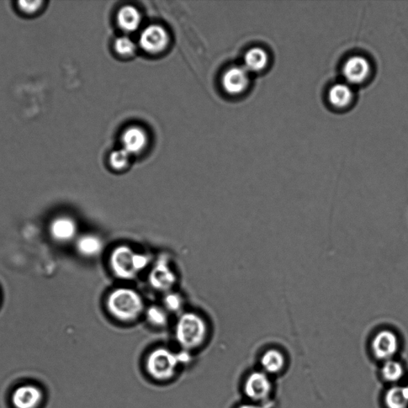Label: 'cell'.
I'll list each match as a JSON object with an SVG mask.
<instances>
[{
  "label": "cell",
  "mask_w": 408,
  "mask_h": 408,
  "mask_svg": "<svg viewBox=\"0 0 408 408\" xmlns=\"http://www.w3.org/2000/svg\"><path fill=\"white\" fill-rule=\"evenodd\" d=\"M146 319L152 326L163 327L168 321L167 310L161 306L151 305L146 311Z\"/></svg>",
  "instance_id": "7402d4cb"
},
{
  "label": "cell",
  "mask_w": 408,
  "mask_h": 408,
  "mask_svg": "<svg viewBox=\"0 0 408 408\" xmlns=\"http://www.w3.org/2000/svg\"><path fill=\"white\" fill-rule=\"evenodd\" d=\"M404 390H405L407 398L408 399V385L404 386Z\"/></svg>",
  "instance_id": "4316f807"
},
{
  "label": "cell",
  "mask_w": 408,
  "mask_h": 408,
  "mask_svg": "<svg viewBox=\"0 0 408 408\" xmlns=\"http://www.w3.org/2000/svg\"><path fill=\"white\" fill-rule=\"evenodd\" d=\"M150 283L153 288L160 291L170 290L176 283V276L166 259L161 258L152 268Z\"/></svg>",
  "instance_id": "4fadbf2b"
},
{
  "label": "cell",
  "mask_w": 408,
  "mask_h": 408,
  "mask_svg": "<svg viewBox=\"0 0 408 408\" xmlns=\"http://www.w3.org/2000/svg\"><path fill=\"white\" fill-rule=\"evenodd\" d=\"M180 354L169 349L159 348L153 351L146 360V369L153 379L160 381L170 380L181 364Z\"/></svg>",
  "instance_id": "277c9868"
},
{
  "label": "cell",
  "mask_w": 408,
  "mask_h": 408,
  "mask_svg": "<svg viewBox=\"0 0 408 408\" xmlns=\"http://www.w3.org/2000/svg\"><path fill=\"white\" fill-rule=\"evenodd\" d=\"M372 348L375 356L378 359L391 360L398 351V337L390 330L380 331L374 337Z\"/></svg>",
  "instance_id": "30bf717a"
},
{
  "label": "cell",
  "mask_w": 408,
  "mask_h": 408,
  "mask_svg": "<svg viewBox=\"0 0 408 408\" xmlns=\"http://www.w3.org/2000/svg\"><path fill=\"white\" fill-rule=\"evenodd\" d=\"M169 40V35L163 26L150 25L142 30L139 45L148 54L157 55L166 50Z\"/></svg>",
  "instance_id": "8992f818"
},
{
  "label": "cell",
  "mask_w": 408,
  "mask_h": 408,
  "mask_svg": "<svg viewBox=\"0 0 408 408\" xmlns=\"http://www.w3.org/2000/svg\"><path fill=\"white\" fill-rule=\"evenodd\" d=\"M130 155L123 148L114 151L111 153L109 163L111 167L115 170L121 171L128 166Z\"/></svg>",
  "instance_id": "cb8c5ba5"
},
{
  "label": "cell",
  "mask_w": 408,
  "mask_h": 408,
  "mask_svg": "<svg viewBox=\"0 0 408 408\" xmlns=\"http://www.w3.org/2000/svg\"><path fill=\"white\" fill-rule=\"evenodd\" d=\"M164 309L170 312H178L183 306L181 296L177 293L168 292L163 298Z\"/></svg>",
  "instance_id": "d4e9b609"
},
{
  "label": "cell",
  "mask_w": 408,
  "mask_h": 408,
  "mask_svg": "<svg viewBox=\"0 0 408 408\" xmlns=\"http://www.w3.org/2000/svg\"><path fill=\"white\" fill-rule=\"evenodd\" d=\"M114 49L121 56L131 57L136 53V45L130 37L121 36L114 42Z\"/></svg>",
  "instance_id": "603a6c76"
},
{
  "label": "cell",
  "mask_w": 408,
  "mask_h": 408,
  "mask_svg": "<svg viewBox=\"0 0 408 408\" xmlns=\"http://www.w3.org/2000/svg\"><path fill=\"white\" fill-rule=\"evenodd\" d=\"M381 372L387 381L396 383L402 379L405 374V369L400 362L391 359L386 360Z\"/></svg>",
  "instance_id": "44dd1931"
},
{
  "label": "cell",
  "mask_w": 408,
  "mask_h": 408,
  "mask_svg": "<svg viewBox=\"0 0 408 408\" xmlns=\"http://www.w3.org/2000/svg\"><path fill=\"white\" fill-rule=\"evenodd\" d=\"M150 262L147 254L136 253L125 245L116 247L109 258L110 267L115 276L125 280L134 278Z\"/></svg>",
  "instance_id": "7a4b0ae2"
},
{
  "label": "cell",
  "mask_w": 408,
  "mask_h": 408,
  "mask_svg": "<svg viewBox=\"0 0 408 408\" xmlns=\"http://www.w3.org/2000/svg\"><path fill=\"white\" fill-rule=\"evenodd\" d=\"M49 231L53 240L58 242H68L76 238L78 226L76 220L71 217L62 215L53 220Z\"/></svg>",
  "instance_id": "8fae6325"
},
{
  "label": "cell",
  "mask_w": 408,
  "mask_h": 408,
  "mask_svg": "<svg viewBox=\"0 0 408 408\" xmlns=\"http://www.w3.org/2000/svg\"><path fill=\"white\" fill-rule=\"evenodd\" d=\"M47 3H48L45 1H18L13 3V5L15 12L19 14L20 17L31 18L37 17V15L44 12Z\"/></svg>",
  "instance_id": "d6986e66"
},
{
  "label": "cell",
  "mask_w": 408,
  "mask_h": 408,
  "mask_svg": "<svg viewBox=\"0 0 408 408\" xmlns=\"http://www.w3.org/2000/svg\"><path fill=\"white\" fill-rule=\"evenodd\" d=\"M206 332L208 328L202 317L194 312H185L179 317L175 335L179 346L185 351H190L205 342Z\"/></svg>",
  "instance_id": "3957f363"
},
{
  "label": "cell",
  "mask_w": 408,
  "mask_h": 408,
  "mask_svg": "<svg viewBox=\"0 0 408 408\" xmlns=\"http://www.w3.org/2000/svg\"><path fill=\"white\" fill-rule=\"evenodd\" d=\"M269 56L266 51L260 47H254L249 50L245 57V66L249 72H259L267 67Z\"/></svg>",
  "instance_id": "e0dca14e"
},
{
  "label": "cell",
  "mask_w": 408,
  "mask_h": 408,
  "mask_svg": "<svg viewBox=\"0 0 408 408\" xmlns=\"http://www.w3.org/2000/svg\"><path fill=\"white\" fill-rule=\"evenodd\" d=\"M121 143L123 150L130 156L140 154L148 145L147 132L139 126H131L124 131Z\"/></svg>",
  "instance_id": "7c38bea8"
},
{
  "label": "cell",
  "mask_w": 408,
  "mask_h": 408,
  "mask_svg": "<svg viewBox=\"0 0 408 408\" xmlns=\"http://www.w3.org/2000/svg\"><path fill=\"white\" fill-rule=\"evenodd\" d=\"M261 365L265 373L275 374L281 372L285 365L283 354L276 349H270L263 354Z\"/></svg>",
  "instance_id": "ac0fdd59"
},
{
  "label": "cell",
  "mask_w": 408,
  "mask_h": 408,
  "mask_svg": "<svg viewBox=\"0 0 408 408\" xmlns=\"http://www.w3.org/2000/svg\"><path fill=\"white\" fill-rule=\"evenodd\" d=\"M328 97L333 107L344 109L352 103L354 96L349 85L339 83L331 87Z\"/></svg>",
  "instance_id": "9a60e30c"
},
{
  "label": "cell",
  "mask_w": 408,
  "mask_h": 408,
  "mask_svg": "<svg viewBox=\"0 0 408 408\" xmlns=\"http://www.w3.org/2000/svg\"><path fill=\"white\" fill-rule=\"evenodd\" d=\"M116 21L119 28L125 33H134L142 23L141 14L135 7L126 5L118 10Z\"/></svg>",
  "instance_id": "5bb4252c"
},
{
  "label": "cell",
  "mask_w": 408,
  "mask_h": 408,
  "mask_svg": "<svg viewBox=\"0 0 408 408\" xmlns=\"http://www.w3.org/2000/svg\"><path fill=\"white\" fill-rule=\"evenodd\" d=\"M250 85V72L245 66H233L227 70L222 78V86L225 92L238 95L246 91Z\"/></svg>",
  "instance_id": "52a82bcc"
},
{
  "label": "cell",
  "mask_w": 408,
  "mask_h": 408,
  "mask_svg": "<svg viewBox=\"0 0 408 408\" xmlns=\"http://www.w3.org/2000/svg\"><path fill=\"white\" fill-rule=\"evenodd\" d=\"M77 251L82 256L94 258L99 256L103 251V242L97 236L84 235L78 238L76 243Z\"/></svg>",
  "instance_id": "2e32d148"
},
{
  "label": "cell",
  "mask_w": 408,
  "mask_h": 408,
  "mask_svg": "<svg viewBox=\"0 0 408 408\" xmlns=\"http://www.w3.org/2000/svg\"><path fill=\"white\" fill-rule=\"evenodd\" d=\"M238 408H265L263 406L258 405H252V404H247V405H242Z\"/></svg>",
  "instance_id": "484cf974"
},
{
  "label": "cell",
  "mask_w": 408,
  "mask_h": 408,
  "mask_svg": "<svg viewBox=\"0 0 408 408\" xmlns=\"http://www.w3.org/2000/svg\"><path fill=\"white\" fill-rule=\"evenodd\" d=\"M385 402L389 408H407L408 399L404 387L394 386L386 392Z\"/></svg>",
  "instance_id": "ffe728a7"
},
{
  "label": "cell",
  "mask_w": 408,
  "mask_h": 408,
  "mask_svg": "<svg viewBox=\"0 0 408 408\" xmlns=\"http://www.w3.org/2000/svg\"><path fill=\"white\" fill-rule=\"evenodd\" d=\"M107 310L114 319L123 322L136 320L144 311V301L139 293L129 288L116 289L108 296Z\"/></svg>",
  "instance_id": "6da1fadb"
},
{
  "label": "cell",
  "mask_w": 408,
  "mask_h": 408,
  "mask_svg": "<svg viewBox=\"0 0 408 408\" xmlns=\"http://www.w3.org/2000/svg\"><path fill=\"white\" fill-rule=\"evenodd\" d=\"M272 381L264 372H254L248 376L245 386L246 395L254 401L265 400L272 392Z\"/></svg>",
  "instance_id": "9c48e42d"
},
{
  "label": "cell",
  "mask_w": 408,
  "mask_h": 408,
  "mask_svg": "<svg viewBox=\"0 0 408 408\" xmlns=\"http://www.w3.org/2000/svg\"><path fill=\"white\" fill-rule=\"evenodd\" d=\"M343 76L351 85H359L367 80L371 73L370 62L362 56H353L344 63Z\"/></svg>",
  "instance_id": "ba28073f"
},
{
  "label": "cell",
  "mask_w": 408,
  "mask_h": 408,
  "mask_svg": "<svg viewBox=\"0 0 408 408\" xmlns=\"http://www.w3.org/2000/svg\"><path fill=\"white\" fill-rule=\"evenodd\" d=\"M44 400V391L39 385L30 383L18 386L10 396L14 408H40Z\"/></svg>",
  "instance_id": "5b68a950"
}]
</instances>
